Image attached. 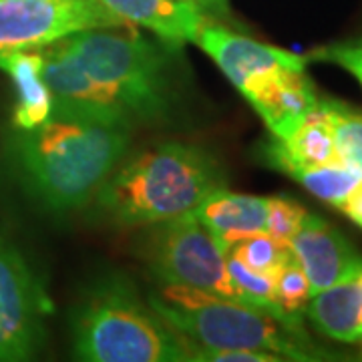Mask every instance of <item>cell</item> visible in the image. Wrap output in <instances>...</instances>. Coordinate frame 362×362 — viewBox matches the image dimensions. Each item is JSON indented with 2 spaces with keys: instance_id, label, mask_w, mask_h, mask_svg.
<instances>
[{
  "instance_id": "6da1fadb",
  "label": "cell",
  "mask_w": 362,
  "mask_h": 362,
  "mask_svg": "<svg viewBox=\"0 0 362 362\" xmlns=\"http://www.w3.org/2000/svg\"><path fill=\"white\" fill-rule=\"evenodd\" d=\"M129 127L49 117L13 139V159L28 192L52 211L89 204L129 145Z\"/></svg>"
},
{
  "instance_id": "7a4b0ae2",
  "label": "cell",
  "mask_w": 362,
  "mask_h": 362,
  "mask_svg": "<svg viewBox=\"0 0 362 362\" xmlns=\"http://www.w3.org/2000/svg\"><path fill=\"white\" fill-rule=\"evenodd\" d=\"M220 163L187 143H159L127 161L97 192L105 214L123 226L163 223L194 209L223 187Z\"/></svg>"
},
{
  "instance_id": "3957f363",
  "label": "cell",
  "mask_w": 362,
  "mask_h": 362,
  "mask_svg": "<svg viewBox=\"0 0 362 362\" xmlns=\"http://www.w3.org/2000/svg\"><path fill=\"white\" fill-rule=\"evenodd\" d=\"M149 306L181 337L214 350L266 352L278 361H318L322 352L302 330L298 316H282L252 304L163 284Z\"/></svg>"
},
{
  "instance_id": "277c9868",
  "label": "cell",
  "mask_w": 362,
  "mask_h": 362,
  "mask_svg": "<svg viewBox=\"0 0 362 362\" xmlns=\"http://www.w3.org/2000/svg\"><path fill=\"white\" fill-rule=\"evenodd\" d=\"M71 338L78 361H189L185 337L145 306L121 276H105L87 288L71 314Z\"/></svg>"
},
{
  "instance_id": "5b68a950",
  "label": "cell",
  "mask_w": 362,
  "mask_h": 362,
  "mask_svg": "<svg viewBox=\"0 0 362 362\" xmlns=\"http://www.w3.org/2000/svg\"><path fill=\"white\" fill-rule=\"evenodd\" d=\"M65 40L95 77L125 99L137 121L165 115L169 107L165 52L133 25L89 28Z\"/></svg>"
},
{
  "instance_id": "8992f818",
  "label": "cell",
  "mask_w": 362,
  "mask_h": 362,
  "mask_svg": "<svg viewBox=\"0 0 362 362\" xmlns=\"http://www.w3.org/2000/svg\"><path fill=\"white\" fill-rule=\"evenodd\" d=\"M149 258L151 270L163 284L185 286L244 302L228 272L226 254L194 214L163 221Z\"/></svg>"
},
{
  "instance_id": "52a82bcc",
  "label": "cell",
  "mask_w": 362,
  "mask_h": 362,
  "mask_svg": "<svg viewBox=\"0 0 362 362\" xmlns=\"http://www.w3.org/2000/svg\"><path fill=\"white\" fill-rule=\"evenodd\" d=\"M123 25L99 0H0V52L39 51L81 30Z\"/></svg>"
},
{
  "instance_id": "ba28073f",
  "label": "cell",
  "mask_w": 362,
  "mask_h": 362,
  "mask_svg": "<svg viewBox=\"0 0 362 362\" xmlns=\"http://www.w3.org/2000/svg\"><path fill=\"white\" fill-rule=\"evenodd\" d=\"M51 300L16 247L0 238V362L30 361L45 342Z\"/></svg>"
},
{
  "instance_id": "9c48e42d",
  "label": "cell",
  "mask_w": 362,
  "mask_h": 362,
  "mask_svg": "<svg viewBox=\"0 0 362 362\" xmlns=\"http://www.w3.org/2000/svg\"><path fill=\"white\" fill-rule=\"evenodd\" d=\"M42 78L52 99L51 117H73L117 127H133L135 115L111 85L90 73L66 45L57 40L40 49Z\"/></svg>"
},
{
  "instance_id": "30bf717a",
  "label": "cell",
  "mask_w": 362,
  "mask_h": 362,
  "mask_svg": "<svg viewBox=\"0 0 362 362\" xmlns=\"http://www.w3.org/2000/svg\"><path fill=\"white\" fill-rule=\"evenodd\" d=\"M194 42L220 66L233 87L246 95L262 78L280 69H306V57L238 35L226 26L206 21Z\"/></svg>"
},
{
  "instance_id": "8fae6325",
  "label": "cell",
  "mask_w": 362,
  "mask_h": 362,
  "mask_svg": "<svg viewBox=\"0 0 362 362\" xmlns=\"http://www.w3.org/2000/svg\"><path fill=\"white\" fill-rule=\"evenodd\" d=\"M290 250L308 278L312 294L362 274V256L356 247L320 216H304L290 240Z\"/></svg>"
},
{
  "instance_id": "7c38bea8",
  "label": "cell",
  "mask_w": 362,
  "mask_h": 362,
  "mask_svg": "<svg viewBox=\"0 0 362 362\" xmlns=\"http://www.w3.org/2000/svg\"><path fill=\"white\" fill-rule=\"evenodd\" d=\"M244 97L276 139H288L320 101L304 69L274 71Z\"/></svg>"
},
{
  "instance_id": "4fadbf2b",
  "label": "cell",
  "mask_w": 362,
  "mask_h": 362,
  "mask_svg": "<svg viewBox=\"0 0 362 362\" xmlns=\"http://www.w3.org/2000/svg\"><path fill=\"white\" fill-rule=\"evenodd\" d=\"M223 254L254 233L266 232L268 197L232 194L223 187L209 194L194 209Z\"/></svg>"
},
{
  "instance_id": "5bb4252c",
  "label": "cell",
  "mask_w": 362,
  "mask_h": 362,
  "mask_svg": "<svg viewBox=\"0 0 362 362\" xmlns=\"http://www.w3.org/2000/svg\"><path fill=\"white\" fill-rule=\"evenodd\" d=\"M105 8L129 25L156 33L169 47L194 42L206 23V13L192 0H99Z\"/></svg>"
},
{
  "instance_id": "9a60e30c",
  "label": "cell",
  "mask_w": 362,
  "mask_h": 362,
  "mask_svg": "<svg viewBox=\"0 0 362 362\" xmlns=\"http://www.w3.org/2000/svg\"><path fill=\"white\" fill-rule=\"evenodd\" d=\"M266 157L288 175H292L298 169L338 163L340 156L334 141V131L322 103L318 101V107L288 139L274 137L268 145Z\"/></svg>"
},
{
  "instance_id": "2e32d148",
  "label": "cell",
  "mask_w": 362,
  "mask_h": 362,
  "mask_svg": "<svg viewBox=\"0 0 362 362\" xmlns=\"http://www.w3.org/2000/svg\"><path fill=\"white\" fill-rule=\"evenodd\" d=\"M0 69L13 81L16 95L13 123L16 131H30L42 125L52 113V99L42 78L40 49L0 52Z\"/></svg>"
},
{
  "instance_id": "e0dca14e",
  "label": "cell",
  "mask_w": 362,
  "mask_h": 362,
  "mask_svg": "<svg viewBox=\"0 0 362 362\" xmlns=\"http://www.w3.org/2000/svg\"><path fill=\"white\" fill-rule=\"evenodd\" d=\"M306 310L324 337L340 342H362V274L312 294Z\"/></svg>"
},
{
  "instance_id": "ac0fdd59",
  "label": "cell",
  "mask_w": 362,
  "mask_h": 362,
  "mask_svg": "<svg viewBox=\"0 0 362 362\" xmlns=\"http://www.w3.org/2000/svg\"><path fill=\"white\" fill-rule=\"evenodd\" d=\"M290 177L300 181L310 194L320 197L322 202L340 209L350 192L362 180V173L349 163L338 161V163H328V165H318V168L298 169Z\"/></svg>"
},
{
  "instance_id": "d6986e66",
  "label": "cell",
  "mask_w": 362,
  "mask_h": 362,
  "mask_svg": "<svg viewBox=\"0 0 362 362\" xmlns=\"http://www.w3.org/2000/svg\"><path fill=\"white\" fill-rule=\"evenodd\" d=\"M334 131L340 161L356 168L362 173V115L346 105L332 99H320Z\"/></svg>"
},
{
  "instance_id": "ffe728a7",
  "label": "cell",
  "mask_w": 362,
  "mask_h": 362,
  "mask_svg": "<svg viewBox=\"0 0 362 362\" xmlns=\"http://www.w3.org/2000/svg\"><path fill=\"white\" fill-rule=\"evenodd\" d=\"M228 254H233L235 258L242 259L252 270L268 276H276V272L294 258L290 246L274 240L268 232L254 233L246 240L238 242Z\"/></svg>"
},
{
  "instance_id": "44dd1931",
  "label": "cell",
  "mask_w": 362,
  "mask_h": 362,
  "mask_svg": "<svg viewBox=\"0 0 362 362\" xmlns=\"http://www.w3.org/2000/svg\"><path fill=\"white\" fill-rule=\"evenodd\" d=\"M226 266L232 276V282L242 294L246 304L258 306L274 314H282L274 304V276L252 270L242 259H238L233 254H226ZM286 316V314H282Z\"/></svg>"
},
{
  "instance_id": "7402d4cb",
  "label": "cell",
  "mask_w": 362,
  "mask_h": 362,
  "mask_svg": "<svg viewBox=\"0 0 362 362\" xmlns=\"http://www.w3.org/2000/svg\"><path fill=\"white\" fill-rule=\"evenodd\" d=\"M312 298L310 284L296 258L284 264L274 276V304L286 316H298Z\"/></svg>"
},
{
  "instance_id": "603a6c76",
  "label": "cell",
  "mask_w": 362,
  "mask_h": 362,
  "mask_svg": "<svg viewBox=\"0 0 362 362\" xmlns=\"http://www.w3.org/2000/svg\"><path fill=\"white\" fill-rule=\"evenodd\" d=\"M308 211L296 204L290 197H268V218H266V232L270 233L274 240L288 244L298 232L300 223Z\"/></svg>"
},
{
  "instance_id": "cb8c5ba5",
  "label": "cell",
  "mask_w": 362,
  "mask_h": 362,
  "mask_svg": "<svg viewBox=\"0 0 362 362\" xmlns=\"http://www.w3.org/2000/svg\"><path fill=\"white\" fill-rule=\"evenodd\" d=\"M306 61H324L346 69L350 75L361 81L362 85V39L334 42L328 47H320L310 54H306Z\"/></svg>"
},
{
  "instance_id": "d4e9b609",
  "label": "cell",
  "mask_w": 362,
  "mask_h": 362,
  "mask_svg": "<svg viewBox=\"0 0 362 362\" xmlns=\"http://www.w3.org/2000/svg\"><path fill=\"white\" fill-rule=\"evenodd\" d=\"M340 211H344L350 220L362 228V180L356 183V187L344 199V204L340 206Z\"/></svg>"
},
{
  "instance_id": "484cf974",
  "label": "cell",
  "mask_w": 362,
  "mask_h": 362,
  "mask_svg": "<svg viewBox=\"0 0 362 362\" xmlns=\"http://www.w3.org/2000/svg\"><path fill=\"white\" fill-rule=\"evenodd\" d=\"M192 2H195L204 13L218 14V16L228 14V0H192Z\"/></svg>"
}]
</instances>
